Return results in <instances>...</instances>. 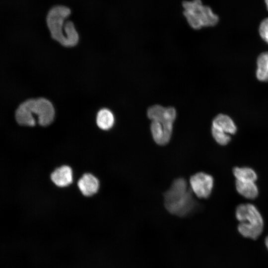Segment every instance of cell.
<instances>
[{
	"instance_id": "cell-1",
	"label": "cell",
	"mask_w": 268,
	"mask_h": 268,
	"mask_svg": "<svg viewBox=\"0 0 268 268\" xmlns=\"http://www.w3.org/2000/svg\"><path fill=\"white\" fill-rule=\"evenodd\" d=\"M70 14V10L67 7L56 6L50 10L46 20L52 38L67 47L75 46L79 40L73 23L71 21H65Z\"/></svg>"
},
{
	"instance_id": "cell-2",
	"label": "cell",
	"mask_w": 268,
	"mask_h": 268,
	"mask_svg": "<svg viewBox=\"0 0 268 268\" xmlns=\"http://www.w3.org/2000/svg\"><path fill=\"white\" fill-rule=\"evenodd\" d=\"M192 192L184 178L174 180L164 195L168 211L178 216H185L191 212L195 205Z\"/></svg>"
},
{
	"instance_id": "cell-3",
	"label": "cell",
	"mask_w": 268,
	"mask_h": 268,
	"mask_svg": "<svg viewBox=\"0 0 268 268\" xmlns=\"http://www.w3.org/2000/svg\"><path fill=\"white\" fill-rule=\"evenodd\" d=\"M182 7L187 22L195 30L214 26L219 21L218 16L201 0H184Z\"/></svg>"
},
{
	"instance_id": "cell-4",
	"label": "cell",
	"mask_w": 268,
	"mask_h": 268,
	"mask_svg": "<svg viewBox=\"0 0 268 268\" xmlns=\"http://www.w3.org/2000/svg\"><path fill=\"white\" fill-rule=\"evenodd\" d=\"M235 215L239 222L238 230L241 235L252 239H256L260 236L264 228V221L254 204L247 203L238 205Z\"/></svg>"
},
{
	"instance_id": "cell-5",
	"label": "cell",
	"mask_w": 268,
	"mask_h": 268,
	"mask_svg": "<svg viewBox=\"0 0 268 268\" xmlns=\"http://www.w3.org/2000/svg\"><path fill=\"white\" fill-rule=\"evenodd\" d=\"M30 113L38 118V124L42 126L50 125L53 121L55 112L52 103L45 98L29 99L23 102Z\"/></svg>"
},
{
	"instance_id": "cell-6",
	"label": "cell",
	"mask_w": 268,
	"mask_h": 268,
	"mask_svg": "<svg viewBox=\"0 0 268 268\" xmlns=\"http://www.w3.org/2000/svg\"><path fill=\"white\" fill-rule=\"evenodd\" d=\"M213 183V177L203 172L197 173L190 179L191 190L200 199H206L210 196Z\"/></svg>"
},
{
	"instance_id": "cell-7",
	"label": "cell",
	"mask_w": 268,
	"mask_h": 268,
	"mask_svg": "<svg viewBox=\"0 0 268 268\" xmlns=\"http://www.w3.org/2000/svg\"><path fill=\"white\" fill-rule=\"evenodd\" d=\"M147 115L151 121H158L173 128L177 113L176 109L173 107H164L159 105H154L149 107L147 111Z\"/></svg>"
},
{
	"instance_id": "cell-8",
	"label": "cell",
	"mask_w": 268,
	"mask_h": 268,
	"mask_svg": "<svg viewBox=\"0 0 268 268\" xmlns=\"http://www.w3.org/2000/svg\"><path fill=\"white\" fill-rule=\"evenodd\" d=\"M150 131L154 141L159 145H164L170 140L173 128L152 120L150 124Z\"/></svg>"
},
{
	"instance_id": "cell-9",
	"label": "cell",
	"mask_w": 268,
	"mask_h": 268,
	"mask_svg": "<svg viewBox=\"0 0 268 268\" xmlns=\"http://www.w3.org/2000/svg\"><path fill=\"white\" fill-rule=\"evenodd\" d=\"M77 186L84 196L89 197L97 192L99 183L97 178L92 174L85 173L78 180Z\"/></svg>"
},
{
	"instance_id": "cell-10",
	"label": "cell",
	"mask_w": 268,
	"mask_h": 268,
	"mask_svg": "<svg viewBox=\"0 0 268 268\" xmlns=\"http://www.w3.org/2000/svg\"><path fill=\"white\" fill-rule=\"evenodd\" d=\"M51 179L56 186L59 187H67L73 181L72 169L68 166L63 165L52 172Z\"/></svg>"
},
{
	"instance_id": "cell-11",
	"label": "cell",
	"mask_w": 268,
	"mask_h": 268,
	"mask_svg": "<svg viewBox=\"0 0 268 268\" xmlns=\"http://www.w3.org/2000/svg\"><path fill=\"white\" fill-rule=\"evenodd\" d=\"M229 134H233L237 127L232 119L228 115L219 114L212 120V127Z\"/></svg>"
},
{
	"instance_id": "cell-12",
	"label": "cell",
	"mask_w": 268,
	"mask_h": 268,
	"mask_svg": "<svg viewBox=\"0 0 268 268\" xmlns=\"http://www.w3.org/2000/svg\"><path fill=\"white\" fill-rule=\"evenodd\" d=\"M235 187L237 192L245 198L254 199L258 195V188L255 182L236 180Z\"/></svg>"
},
{
	"instance_id": "cell-13",
	"label": "cell",
	"mask_w": 268,
	"mask_h": 268,
	"mask_svg": "<svg viewBox=\"0 0 268 268\" xmlns=\"http://www.w3.org/2000/svg\"><path fill=\"white\" fill-rule=\"evenodd\" d=\"M15 117L17 123L21 126L33 127L36 125L34 117L30 114L23 102L16 109Z\"/></svg>"
},
{
	"instance_id": "cell-14",
	"label": "cell",
	"mask_w": 268,
	"mask_h": 268,
	"mask_svg": "<svg viewBox=\"0 0 268 268\" xmlns=\"http://www.w3.org/2000/svg\"><path fill=\"white\" fill-rule=\"evenodd\" d=\"M114 122V115L110 110L103 108L98 111L96 116V124L100 129L108 130L112 128Z\"/></svg>"
},
{
	"instance_id": "cell-15",
	"label": "cell",
	"mask_w": 268,
	"mask_h": 268,
	"mask_svg": "<svg viewBox=\"0 0 268 268\" xmlns=\"http://www.w3.org/2000/svg\"><path fill=\"white\" fill-rule=\"evenodd\" d=\"M256 76L261 81H268V52L261 53L257 59Z\"/></svg>"
},
{
	"instance_id": "cell-16",
	"label": "cell",
	"mask_w": 268,
	"mask_h": 268,
	"mask_svg": "<svg viewBox=\"0 0 268 268\" xmlns=\"http://www.w3.org/2000/svg\"><path fill=\"white\" fill-rule=\"evenodd\" d=\"M233 174L236 180L239 181L256 182L257 175L252 168L248 167H235L233 169Z\"/></svg>"
},
{
	"instance_id": "cell-17",
	"label": "cell",
	"mask_w": 268,
	"mask_h": 268,
	"mask_svg": "<svg viewBox=\"0 0 268 268\" xmlns=\"http://www.w3.org/2000/svg\"><path fill=\"white\" fill-rule=\"evenodd\" d=\"M211 134L214 140L220 145H225L231 140L230 134L211 127Z\"/></svg>"
},
{
	"instance_id": "cell-18",
	"label": "cell",
	"mask_w": 268,
	"mask_h": 268,
	"mask_svg": "<svg viewBox=\"0 0 268 268\" xmlns=\"http://www.w3.org/2000/svg\"><path fill=\"white\" fill-rule=\"evenodd\" d=\"M259 33L261 38L268 43V18L265 19L261 23Z\"/></svg>"
},
{
	"instance_id": "cell-19",
	"label": "cell",
	"mask_w": 268,
	"mask_h": 268,
	"mask_svg": "<svg viewBox=\"0 0 268 268\" xmlns=\"http://www.w3.org/2000/svg\"><path fill=\"white\" fill-rule=\"evenodd\" d=\"M265 244L267 249L268 250V236L265 239Z\"/></svg>"
},
{
	"instance_id": "cell-20",
	"label": "cell",
	"mask_w": 268,
	"mask_h": 268,
	"mask_svg": "<svg viewBox=\"0 0 268 268\" xmlns=\"http://www.w3.org/2000/svg\"><path fill=\"white\" fill-rule=\"evenodd\" d=\"M265 2L267 5V9L268 10V0H265Z\"/></svg>"
}]
</instances>
